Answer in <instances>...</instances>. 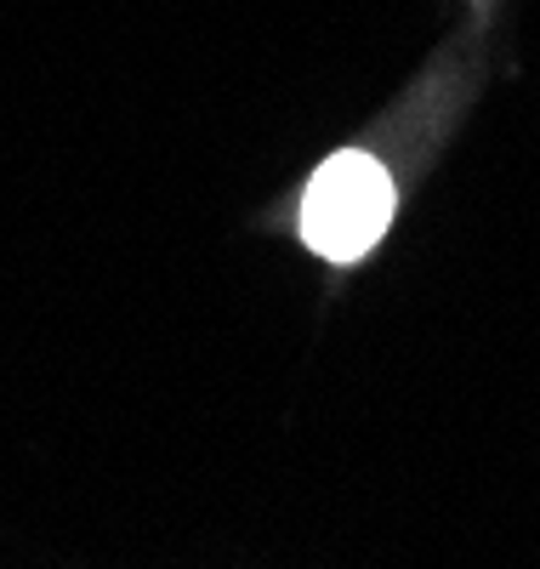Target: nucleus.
Masks as SVG:
<instances>
[{
	"instance_id": "f257e3e1",
	"label": "nucleus",
	"mask_w": 540,
	"mask_h": 569,
	"mask_svg": "<svg viewBox=\"0 0 540 569\" xmlns=\"http://www.w3.org/2000/svg\"><path fill=\"white\" fill-rule=\"evenodd\" d=\"M387 217H392V182L370 154L348 149L313 171L308 200H302V233L324 262L364 257L381 240Z\"/></svg>"
}]
</instances>
